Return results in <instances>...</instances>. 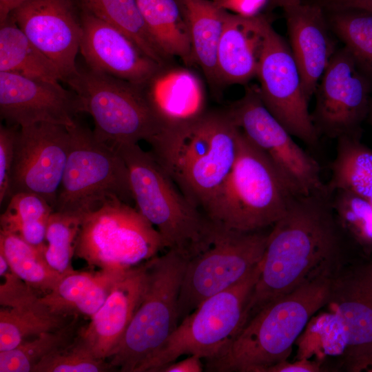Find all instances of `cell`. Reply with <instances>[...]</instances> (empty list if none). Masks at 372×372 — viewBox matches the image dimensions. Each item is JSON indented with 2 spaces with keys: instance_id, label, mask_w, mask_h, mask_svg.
I'll return each mask as SVG.
<instances>
[{
  "instance_id": "cell-1",
  "label": "cell",
  "mask_w": 372,
  "mask_h": 372,
  "mask_svg": "<svg viewBox=\"0 0 372 372\" xmlns=\"http://www.w3.org/2000/svg\"><path fill=\"white\" fill-rule=\"evenodd\" d=\"M327 186L294 195L271 227L248 305L249 319L267 304L331 269L341 247Z\"/></svg>"
},
{
  "instance_id": "cell-2",
  "label": "cell",
  "mask_w": 372,
  "mask_h": 372,
  "mask_svg": "<svg viewBox=\"0 0 372 372\" xmlns=\"http://www.w3.org/2000/svg\"><path fill=\"white\" fill-rule=\"evenodd\" d=\"M334 282L330 269L262 307L226 349L206 361L207 369L266 372L287 360L309 320L328 303Z\"/></svg>"
},
{
  "instance_id": "cell-3",
  "label": "cell",
  "mask_w": 372,
  "mask_h": 372,
  "mask_svg": "<svg viewBox=\"0 0 372 372\" xmlns=\"http://www.w3.org/2000/svg\"><path fill=\"white\" fill-rule=\"evenodd\" d=\"M240 131L227 111L206 112L192 123L162 132L149 144L180 192L203 211L234 165Z\"/></svg>"
},
{
  "instance_id": "cell-4",
  "label": "cell",
  "mask_w": 372,
  "mask_h": 372,
  "mask_svg": "<svg viewBox=\"0 0 372 372\" xmlns=\"http://www.w3.org/2000/svg\"><path fill=\"white\" fill-rule=\"evenodd\" d=\"M129 172L136 209L156 229L164 247L192 257L209 242L214 224L180 192L151 152L138 143L112 145Z\"/></svg>"
},
{
  "instance_id": "cell-5",
  "label": "cell",
  "mask_w": 372,
  "mask_h": 372,
  "mask_svg": "<svg viewBox=\"0 0 372 372\" xmlns=\"http://www.w3.org/2000/svg\"><path fill=\"white\" fill-rule=\"evenodd\" d=\"M293 196L265 154L240 130L234 165L203 213L227 229L260 231L284 215Z\"/></svg>"
},
{
  "instance_id": "cell-6",
  "label": "cell",
  "mask_w": 372,
  "mask_h": 372,
  "mask_svg": "<svg viewBox=\"0 0 372 372\" xmlns=\"http://www.w3.org/2000/svg\"><path fill=\"white\" fill-rule=\"evenodd\" d=\"M189 257L174 249L145 261L146 283L139 306L108 358L113 369L136 372L178 327V298Z\"/></svg>"
},
{
  "instance_id": "cell-7",
  "label": "cell",
  "mask_w": 372,
  "mask_h": 372,
  "mask_svg": "<svg viewBox=\"0 0 372 372\" xmlns=\"http://www.w3.org/2000/svg\"><path fill=\"white\" fill-rule=\"evenodd\" d=\"M260 264L240 282L205 300L185 316L161 348L136 372H159L183 355H196L206 361L219 355L249 320L247 305Z\"/></svg>"
},
{
  "instance_id": "cell-8",
  "label": "cell",
  "mask_w": 372,
  "mask_h": 372,
  "mask_svg": "<svg viewBox=\"0 0 372 372\" xmlns=\"http://www.w3.org/2000/svg\"><path fill=\"white\" fill-rule=\"evenodd\" d=\"M82 101L84 112L93 118L95 136L110 145L149 143L163 126L151 106L144 87L77 64L64 79Z\"/></svg>"
},
{
  "instance_id": "cell-9",
  "label": "cell",
  "mask_w": 372,
  "mask_h": 372,
  "mask_svg": "<svg viewBox=\"0 0 372 372\" xmlns=\"http://www.w3.org/2000/svg\"><path fill=\"white\" fill-rule=\"evenodd\" d=\"M67 127L70 149L54 211L82 216L110 199L131 205L129 172L121 155L77 119Z\"/></svg>"
},
{
  "instance_id": "cell-10",
  "label": "cell",
  "mask_w": 372,
  "mask_h": 372,
  "mask_svg": "<svg viewBox=\"0 0 372 372\" xmlns=\"http://www.w3.org/2000/svg\"><path fill=\"white\" fill-rule=\"evenodd\" d=\"M163 248L159 233L136 208L110 199L82 216L74 254L90 267L125 271Z\"/></svg>"
},
{
  "instance_id": "cell-11",
  "label": "cell",
  "mask_w": 372,
  "mask_h": 372,
  "mask_svg": "<svg viewBox=\"0 0 372 372\" xmlns=\"http://www.w3.org/2000/svg\"><path fill=\"white\" fill-rule=\"evenodd\" d=\"M262 231L242 232L214 224L206 246L187 264L178 298L180 322L205 300L238 283L259 265L269 233Z\"/></svg>"
},
{
  "instance_id": "cell-12",
  "label": "cell",
  "mask_w": 372,
  "mask_h": 372,
  "mask_svg": "<svg viewBox=\"0 0 372 372\" xmlns=\"http://www.w3.org/2000/svg\"><path fill=\"white\" fill-rule=\"evenodd\" d=\"M246 136L268 158L294 195L326 188L319 163L302 149L292 135L263 104L258 87H249L227 110Z\"/></svg>"
},
{
  "instance_id": "cell-13",
  "label": "cell",
  "mask_w": 372,
  "mask_h": 372,
  "mask_svg": "<svg viewBox=\"0 0 372 372\" xmlns=\"http://www.w3.org/2000/svg\"><path fill=\"white\" fill-rule=\"evenodd\" d=\"M256 76L260 99L293 136L316 146L319 136L309 112L300 74L289 45L268 21Z\"/></svg>"
},
{
  "instance_id": "cell-14",
  "label": "cell",
  "mask_w": 372,
  "mask_h": 372,
  "mask_svg": "<svg viewBox=\"0 0 372 372\" xmlns=\"http://www.w3.org/2000/svg\"><path fill=\"white\" fill-rule=\"evenodd\" d=\"M370 80L358 66L346 48L335 51L316 90V102L311 115L318 136L336 138L362 135L366 119Z\"/></svg>"
},
{
  "instance_id": "cell-15",
  "label": "cell",
  "mask_w": 372,
  "mask_h": 372,
  "mask_svg": "<svg viewBox=\"0 0 372 372\" xmlns=\"http://www.w3.org/2000/svg\"><path fill=\"white\" fill-rule=\"evenodd\" d=\"M70 143L68 127L62 125L42 122L19 127L14 144L10 197L19 192L34 193L54 209Z\"/></svg>"
},
{
  "instance_id": "cell-16",
  "label": "cell",
  "mask_w": 372,
  "mask_h": 372,
  "mask_svg": "<svg viewBox=\"0 0 372 372\" xmlns=\"http://www.w3.org/2000/svg\"><path fill=\"white\" fill-rule=\"evenodd\" d=\"M8 17L56 65L62 81L76 71L83 31L76 0H26Z\"/></svg>"
},
{
  "instance_id": "cell-17",
  "label": "cell",
  "mask_w": 372,
  "mask_h": 372,
  "mask_svg": "<svg viewBox=\"0 0 372 372\" xmlns=\"http://www.w3.org/2000/svg\"><path fill=\"white\" fill-rule=\"evenodd\" d=\"M84 112L81 99L60 82H50L0 72V115L19 127L38 123L72 125Z\"/></svg>"
},
{
  "instance_id": "cell-18",
  "label": "cell",
  "mask_w": 372,
  "mask_h": 372,
  "mask_svg": "<svg viewBox=\"0 0 372 372\" xmlns=\"http://www.w3.org/2000/svg\"><path fill=\"white\" fill-rule=\"evenodd\" d=\"M81 11L83 32L79 52L89 67L142 87L164 68L118 29Z\"/></svg>"
},
{
  "instance_id": "cell-19",
  "label": "cell",
  "mask_w": 372,
  "mask_h": 372,
  "mask_svg": "<svg viewBox=\"0 0 372 372\" xmlns=\"http://www.w3.org/2000/svg\"><path fill=\"white\" fill-rule=\"evenodd\" d=\"M283 10L289 47L309 101L336 51L335 43L330 36L324 10L319 6L302 2Z\"/></svg>"
},
{
  "instance_id": "cell-20",
  "label": "cell",
  "mask_w": 372,
  "mask_h": 372,
  "mask_svg": "<svg viewBox=\"0 0 372 372\" xmlns=\"http://www.w3.org/2000/svg\"><path fill=\"white\" fill-rule=\"evenodd\" d=\"M145 283V262L127 269L90 323L78 331L97 358L108 359L121 340L141 303Z\"/></svg>"
},
{
  "instance_id": "cell-21",
  "label": "cell",
  "mask_w": 372,
  "mask_h": 372,
  "mask_svg": "<svg viewBox=\"0 0 372 372\" xmlns=\"http://www.w3.org/2000/svg\"><path fill=\"white\" fill-rule=\"evenodd\" d=\"M143 87L163 126L162 132L192 123L206 113L201 83L187 70L164 67Z\"/></svg>"
},
{
  "instance_id": "cell-22",
  "label": "cell",
  "mask_w": 372,
  "mask_h": 372,
  "mask_svg": "<svg viewBox=\"0 0 372 372\" xmlns=\"http://www.w3.org/2000/svg\"><path fill=\"white\" fill-rule=\"evenodd\" d=\"M268 21L261 14L227 12L217 51L218 82L242 84L256 76Z\"/></svg>"
},
{
  "instance_id": "cell-23",
  "label": "cell",
  "mask_w": 372,
  "mask_h": 372,
  "mask_svg": "<svg viewBox=\"0 0 372 372\" xmlns=\"http://www.w3.org/2000/svg\"><path fill=\"white\" fill-rule=\"evenodd\" d=\"M127 270L74 271L65 275L53 290L39 299L54 313L67 317L85 316L91 318L103 305L116 282Z\"/></svg>"
},
{
  "instance_id": "cell-24",
  "label": "cell",
  "mask_w": 372,
  "mask_h": 372,
  "mask_svg": "<svg viewBox=\"0 0 372 372\" xmlns=\"http://www.w3.org/2000/svg\"><path fill=\"white\" fill-rule=\"evenodd\" d=\"M186 23L196 63L217 80V51L227 11L210 0H176Z\"/></svg>"
},
{
  "instance_id": "cell-25",
  "label": "cell",
  "mask_w": 372,
  "mask_h": 372,
  "mask_svg": "<svg viewBox=\"0 0 372 372\" xmlns=\"http://www.w3.org/2000/svg\"><path fill=\"white\" fill-rule=\"evenodd\" d=\"M0 72L45 81H62L56 65L9 17L0 23Z\"/></svg>"
},
{
  "instance_id": "cell-26",
  "label": "cell",
  "mask_w": 372,
  "mask_h": 372,
  "mask_svg": "<svg viewBox=\"0 0 372 372\" xmlns=\"http://www.w3.org/2000/svg\"><path fill=\"white\" fill-rule=\"evenodd\" d=\"M145 23L162 51L179 57L186 65L196 63L189 32L176 0H136Z\"/></svg>"
},
{
  "instance_id": "cell-27",
  "label": "cell",
  "mask_w": 372,
  "mask_h": 372,
  "mask_svg": "<svg viewBox=\"0 0 372 372\" xmlns=\"http://www.w3.org/2000/svg\"><path fill=\"white\" fill-rule=\"evenodd\" d=\"M362 135L338 138L336 155L330 165L331 176L326 184L329 192L344 189L372 205V149L361 141Z\"/></svg>"
},
{
  "instance_id": "cell-28",
  "label": "cell",
  "mask_w": 372,
  "mask_h": 372,
  "mask_svg": "<svg viewBox=\"0 0 372 372\" xmlns=\"http://www.w3.org/2000/svg\"><path fill=\"white\" fill-rule=\"evenodd\" d=\"M81 10L114 26L149 58L163 67L172 58L155 42L145 23L136 0H76Z\"/></svg>"
},
{
  "instance_id": "cell-29",
  "label": "cell",
  "mask_w": 372,
  "mask_h": 372,
  "mask_svg": "<svg viewBox=\"0 0 372 372\" xmlns=\"http://www.w3.org/2000/svg\"><path fill=\"white\" fill-rule=\"evenodd\" d=\"M45 245L36 247L14 233L0 231V253L6 258L10 270L36 291L47 293L65 275L49 265L43 254Z\"/></svg>"
},
{
  "instance_id": "cell-30",
  "label": "cell",
  "mask_w": 372,
  "mask_h": 372,
  "mask_svg": "<svg viewBox=\"0 0 372 372\" xmlns=\"http://www.w3.org/2000/svg\"><path fill=\"white\" fill-rule=\"evenodd\" d=\"M68 318L53 313L39 298L22 307H1L0 351L12 349L25 340L61 329L74 318L69 321Z\"/></svg>"
},
{
  "instance_id": "cell-31",
  "label": "cell",
  "mask_w": 372,
  "mask_h": 372,
  "mask_svg": "<svg viewBox=\"0 0 372 372\" xmlns=\"http://www.w3.org/2000/svg\"><path fill=\"white\" fill-rule=\"evenodd\" d=\"M328 303L341 329L344 350L351 355L372 344V306L354 293L345 280H335Z\"/></svg>"
},
{
  "instance_id": "cell-32",
  "label": "cell",
  "mask_w": 372,
  "mask_h": 372,
  "mask_svg": "<svg viewBox=\"0 0 372 372\" xmlns=\"http://www.w3.org/2000/svg\"><path fill=\"white\" fill-rule=\"evenodd\" d=\"M52 207L41 196L31 192L12 195L1 215V229L14 233L29 244H45L47 223Z\"/></svg>"
},
{
  "instance_id": "cell-33",
  "label": "cell",
  "mask_w": 372,
  "mask_h": 372,
  "mask_svg": "<svg viewBox=\"0 0 372 372\" xmlns=\"http://www.w3.org/2000/svg\"><path fill=\"white\" fill-rule=\"evenodd\" d=\"M329 12V26L343 42L360 70L372 80V13L353 10Z\"/></svg>"
},
{
  "instance_id": "cell-34",
  "label": "cell",
  "mask_w": 372,
  "mask_h": 372,
  "mask_svg": "<svg viewBox=\"0 0 372 372\" xmlns=\"http://www.w3.org/2000/svg\"><path fill=\"white\" fill-rule=\"evenodd\" d=\"M79 317L74 316L61 329L30 338L12 349L0 351V372H32L42 359L74 338Z\"/></svg>"
},
{
  "instance_id": "cell-35",
  "label": "cell",
  "mask_w": 372,
  "mask_h": 372,
  "mask_svg": "<svg viewBox=\"0 0 372 372\" xmlns=\"http://www.w3.org/2000/svg\"><path fill=\"white\" fill-rule=\"evenodd\" d=\"M82 216L54 211L49 216L43 250L49 265L62 275L75 270L72 259Z\"/></svg>"
},
{
  "instance_id": "cell-36",
  "label": "cell",
  "mask_w": 372,
  "mask_h": 372,
  "mask_svg": "<svg viewBox=\"0 0 372 372\" xmlns=\"http://www.w3.org/2000/svg\"><path fill=\"white\" fill-rule=\"evenodd\" d=\"M329 193L340 227L357 244L372 247V205L347 190L335 189Z\"/></svg>"
},
{
  "instance_id": "cell-37",
  "label": "cell",
  "mask_w": 372,
  "mask_h": 372,
  "mask_svg": "<svg viewBox=\"0 0 372 372\" xmlns=\"http://www.w3.org/2000/svg\"><path fill=\"white\" fill-rule=\"evenodd\" d=\"M112 369L109 362L94 355L77 333L69 344L42 359L32 372H101Z\"/></svg>"
},
{
  "instance_id": "cell-38",
  "label": "cell",
  "mask_w": 372,
  "mask_h": 372,
  "mask_svg": "<svg viewBox=\"0 0 372 372\" xmlns=\"http://www.w3.org/2000/svg\"><path fill=\"white\" fill-rule=\"evenodd\" d=\"M19 127L0 126V204L10 197V180L14 161V144Z\"/></svg>"
},
{
  "instance_id": "cell-39",
  "label": "cell",
  "mask_w": 372,
  "mask_h": 372,
  "mask_svg": "<svg viewBox=\"0 0 372 372\" xmlns=\"http://www.w3.org/2000/svg\"><path fill=\"white\" fill-rule=\"evenodd\" d=\"M0 285V304L3 307H19L37 302L39 297L36 290L29 286L11 270L4 275Z\"/></svg>"
},
{
  "instance_id": "cell-40",
  "label": "cell",
  "mask_w": 372,
  "mask_h": 372,
  "mask_svg": "<svg viewBox=\"0 0 372 372\" xmlns=\"http://www.w3.org/2000/svg\"><path fill=\"white\" fill-rule=\"evenodd\" d=\"M328 12L339 10H360L372 13V0H312Z\"/></svg>"
},
{
  "instance_id": "cell-41",
  "label": "cell",
  "mask_w": 372,
  "mask_h": 372,
  "mask_svg": "<svg viewBox=\"0 0 372 372\" xmlns=\"http://www.w3.org/2000/svg\"><path fill=\"white\" fill-rule=\"evenodd\" d=\"M268 0H215L221 8L229 9L245 17H253L258 14L260 10Z\"/></svg>"
},
{
  "instance_id": "cell-42",
  "label": "cell",
  "mask_w": 372,
  "mask_h": 372,
  "mask_svg": "<svg viewBox=\"0 0 372 372\" xmlns=\"http://www.w3.org/2000/svg\"><path fill=\"white\" fill-rule=\"evenodd\" d=\"M320 369L316 363L306 358H301L293 362L283 361L269 367L266 372H316L320 371Z\"/></svg>"
},
{
  "instance_id": "cell-43",
  "label": "cell",
  "mask_w": 372,
  "mask_h": 372,
  "mask_svg": "<svg viewBox=\"0 0 372 372\" xmlns=\"http://www.w3.org/2000/svg\"><path fill=\"white\" fill-rule=\"evenodd\" d=\"M203 371L201 358L196 355H189L187 358L178 362H173L159 372H201Z\"/></svg>"
},
{
  "instance_id": "cell-44",
  "label": "cell",
  "mask_w": 372,
  "mask_h": 372,
  "mask_svg": "<svg viewBox=\"0 0 372 372\" xmlns=\"http://www.w3.org/2000/svg\"><path fill=\"white\" fill-rule=\"evenodd\" d=\"M26 0H0V23L3 22L9 14Z\"/></svg>"
},
{
  "instance_id": "cell-45",
  "label": "cell",
  "mask_w": 372,
  "mask_h": 372,
  "mask_svg": "<svg viewBox=\"0 0 372 372\" xmlns=\"http://www.w3.org/2000/svg\"><path fill=\"white\" fill-rule=\"evenodd\" d=\"M271 6L275 7H280L282 9L298 5L303 2L302 0H269Z\"/></svg>"
},
{
  "instance_id": "cell-46",
  "label": "cell",
  "mask_w": 372,
  "mask_h": 372,
  "mask_svg": "<svg viewBox=\"0 0 372 372\" xmlns=\"http://www.w3.org/2000/svg\"><path fill=\"white\" fill-rule=\"evenodd\" d=\"M10 270V269L6 258L0 253V276L4 275Z\"/></svg>"
},
{
  "instance_id": "cell-47",
  "label": "cell",
  "mask_w": 372,
  "mask_h": 372,
  "mask_svg": "<svg viewBox=\"0 0 372 372\" xmlns=\"http://www.w3.org/2000/svg\"><path fill=\"white\" fill-rule=\"evenodd\" d=\"M366 120H368L369 123L372 126V98L371 99V101H370L369 109Z\"/></svg>"
}]
</instances>
